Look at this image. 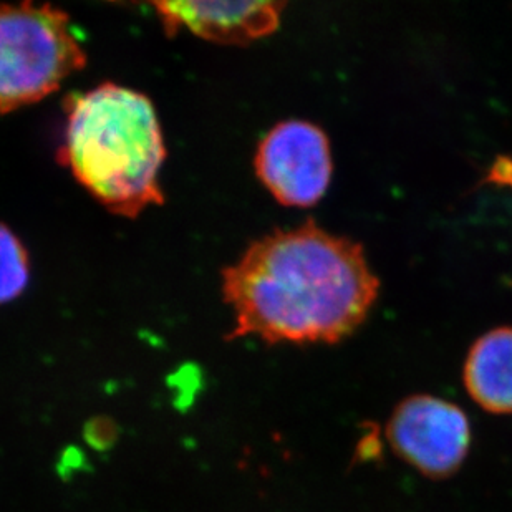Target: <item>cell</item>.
Instances as JSON below:
<instances>
[{
  "instance_id": "6da1fadb",
  "label": "cell",
  "mask_w": 512,
  "mask_h": 512,
  "mask_svg": "<svg viewBox=\"0 0 512 512\" xmlns=\"http://www.w3.org/2000/svg\"><path fill=\"white\" fill-rule=\"evenodd\" d=\"M378 277L358 242L315 223L252 242L223 271L229 339L335 343L363 324L378 297Z\"/></svg>"
},
{
  "instance_id": "7a4b0ae2",
  "label": "cell",
  "mask_w": 512,
  "mask_h": 512,
  "mask_svg": "<svg viewBox=\"0 0 512 512\" xmlns=\"http://www.w3.org/2000/svg\"><path fill=\"white\" fill-rule=\"evenodd\" d=\"M166 148L150 98L102 83L70 98L60 161L110 213L136 218L163 204Z\"/></svg>"
},
{
  "instance_id": "3957f363",
  "label": "cell",
  "mask_w": 512,
  "mask_h": 512,
  "mask_svg": "<svg viewBox=\"0 0 512 512\" xmlns=\"http://www.w3.org/2000/svg\"><path fill=\"white\" fill-rule=\"evenodd\" d=\"M87 55L70 19L54 5H0V113L57 92Z\"/></svg>"
},
{
  "instance_id": "277c9868",
  "label": "cell",
  "mask_w": 512,
  "mask_h": 512,
  "mask_svg": "<svg viewBox=\"0 0 512 512\" xmlns=\"http://www.w3.org/2000/svg\"><path fill=\"white\" fill-rule=\"evenodd\" d=\"M388 443L398 458L426 478H450L471 448V423L451 401L413 395L398 403L387 423Z\"/></svg>"
},
{
  "instance_id": "5b68a950",
  "label": "cell",
  "mask_w": 512,
  "mask_h": 512,
  "mask_svg": "<svg viewBox=\"0 0 512 512\" xmlns=\"http://www.w3.org/2000/svg\"><path fill=\"white\" fill-rule=\"evenodd\" d=\"M257 178L285 206L309 208L319 203L332 179L329 138L304 120L282 121L257 148Z\"/></svg>"
},
{
  "instance_id": "8992f818",
  "label": "cell",
  "mask_w": 512,
  "mask_h": 512,
  "mask_svg": "<svg viewBox=\"0 0 512 512\" xmlns=\"http://www.w3.org/2000/svg\"><path fill=\"white\" fill-rule=\"evenodd\" d=\"M284 2H156L166 34L186 30L199 39L224 45L251 44L272 34L281 22Z\"/></svg>"
},
{
  "instance_id": "52a82bcc",
  "label": "cell",
  "mask_w": 512,
  "mask_h": 512,
  "mask_svg": "<svg viewBox=\"0 0 512 512\" xmlns=\"http://www.w3.org/2000/svg\"><path fill=\"white\" fill-rule=\"evenodd\" d=\"M463 382L479 408L512 415V327L491 330L474 342L464 362Z\"/></svg>"
},
{
  "instance_id": "ba28073f",
  "label": "cell",
  "mask_w": 512,
  "mask_h": 512,
  "mask_svg": "<svg viewBox=\"0 0 512 512\" xmlns=\"http://www.w3.org/2000/svg\"><path fill=\"white\" fill-rule=\"evenodd\" d=\"M29 252L14 232L0 223V305L17 299L29 285Z\"/></svg>"
}]
</instances>
